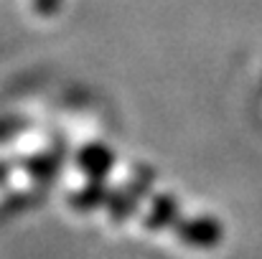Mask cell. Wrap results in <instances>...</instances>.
I'll return each mask as SVG.
<instances>
[{
	"label": "cell",
	"instance_id": "6da1fadb",
	"mask_svg": "<svg viewBox=\"0 0 262 259\" xmlns=\"http://www.w3.org/2000/svg\"><path fill=\"white\" fill-rule=\"evenodd\" d=\"M56 5H59V0H33V8L41 15H51L56 10Z\"/></svg>",
	"mask_w": 262,
	"mask_h": 259
}]
</instances>
